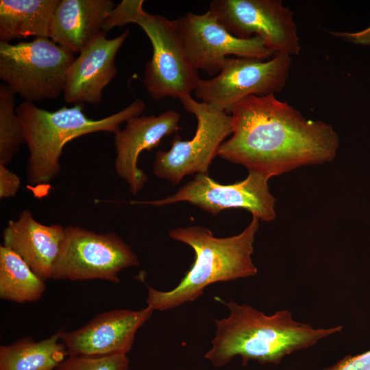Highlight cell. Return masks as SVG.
<instances>
[{
    "mask_svg": "<svg viewBox=\"0 0 370 370\" xmlns=\"http://www.w3.org/2000/svg\"><path fill=\"white\" fill-rule=\"evenodd\" d=\"M40 278L15 252L0 246V297L16 302H34L45 291Z\"/></svg>",
    "mask_w": 370,
    "mask_h": 370,
    "instance_id": "obj_20",
    "label": "cell"
},
{
    "mask_svg": "<svg viewBox=\"0 0 370 370\" xmlns=\"http://www.w3.org/2000/svg\"><path fill=\"white\" fill-rule=\"evenodd\" d=\"M15 93L6 84L0 86V164L8 165L21 145L25 143L24 130L14 108Z\"/></svg>",
    "mask_w": 370,
    "mask_h": 370,
    "instance_id": "obj_21",
    "label": "cell"
},
{
    "mask_svg": "<svg viewBox=\"0 0 370 370\" xmlns=\"http://www.w3.org/2000/svg\"><path fill=\"white\" fill-rule=\"evenodd\" d=\"M323 370H370V350L356 356L347 355Z\"/></svg>",
    "mask_w": 370,
    "mask_h": 370,
    "instance_id": "obj_23",
    "label": "cell"
},
{
    "mask_svg": "<svg viewBox=\"0 0 370 370\" xmlns=\"http://www.w3.org/2000/svg\"><path fill=\"white\" fill-rule=\"evenodd\" d=\"M65 227L45 225L36 220L29 210L10 220L2 233L3 245L18 254L40 278L51 279L60 251Z\"/></svg>",
    "mask_w": 370,
    "mask_h": 370,
    "instance_id": "obj_16",
    "label": "cell"
},
{
    "mask_svg": "<svg viewBox=\"0 0 370 370\" xmlns=\"http://www.w3.org/2000/svg\"><path fill=\"white\" fill-rule=\"evenodd\" d=\"M153 310L125 309L101 312L84 326L71 332H60L69 356H106L127 354L137 330L151 317Z\"/></svg>",
    "mask_w": 370,
    "mask_h": 370,
    "instance_id": "obj_13",
    "label": "cell"
},
{
    "mask_svg": "<svg viewBox=\"0 0 370 370\" xmlns=\"http://www.w3.org/2000/svg\"><path fill=\"white\" fill-rule=\"evenodd\" d=\"M174 22L192 65L208 75L216 76L229 56L267 60L275 54L258 36H233L209 10L201 14L188 12Z\"/></svg>",
    "mask_w": 370,
    "mask_h": 370,
    "instance_id": "obj_12",
    "label": "cell"
},
{
    "mask_svg": "<svg viewBox=\"0 0 370 370\" xmlns=\"http://www.w3.org/2000/svg\"><path fill=\"white\" fill-rule=\"evenodd\" d=\"M143 0H123L112 10L103 26L107 34L115 27L138 25L152 45V57L146 64L143 83L154 99L180 101L191 97L200 79L192 65L174 20L144 10Z\"/></svg>",
    "mask_w": 370,
    "mask_h": 370,
    "instance_id": "obj_5",
    "label": "cell"
},
{
    "mask_svg": "<svg viewBox=\"0 0 370 370\" xmlns=\"http://www.w3.org/2000/svg\"><path fill=\"white\" fill-rule=\"evenodd\" d=\"M129 363L126 354L69 356L55 370H128Z\"/></svg>",
    "mask_w": 370,
    "mask_h": 370,
    "instance_id": "obj_22",
    "label": "cell"
},
{
    "mask_svg": "<svg viewBox=\"0 0 370 370\" xmlns=\"http://www.w3.org/2000/svg\"><path fill=\"white\" fill-rule=\"evenodd\" d=\"M209 11L237 38L258 36L275 53L291 56L300 53L293 12L282 0H214Z\"/></svg>",
    "mask_w": 370,
    "mask_h": 370,
    "instance_id": "obj_10",
    "label": "cell"
},
{
    "mask_svg": "<svg viewBox=\"0 0 370 370\" xmlns=\"http://www.w3.org/2000/svg\"><path fill=\"white\" fill-rule=\"evenodd\" d=\"M69 356L60 332L35 341L30 337L0 347V370H55Z\"/></svg>",
    "mask_w": 370,
    "mask_h": 370,
    "instance_id": "obj_19",
    "label": "cell"
},
{
    "mask_svg": "<svg viewBox=\"0 0 370 370\" xmlns=\"http://www.w3.org/2000/svg\"><path fill=\"white\" fill-rule=\"evenodd\" d=\"M232 134L218 156L270 177L332 161L340 145L332 126L307 119L275 95L249 96L230 110Z\"/></svg>",
    "mask_w": 370,
    "mask_h": 370,
    "instance_id": "obj_1",
    "label": "cell"
},
{
    "mask_svg": "<svg viewBox=\"0 0 370 370\" xmlns=\"http://www.w3.org/2000/svg\"><path fill=\"white\" fill-rule=\"evenodd\" d=\"M291 64V56L278 53L267 60L227 57L216 76L199 79L195 95L202 103L229 114L236 103L249 96L280 92Z\"/></svg>",
    "mask_w": 370,
    "mask_h": 370,
    "instance_id": "obj_8",
    "label": "cell"
},
{
    "mask_svg": "<svg viewBox=\"0 0 370 370\" xmlns=\"http://www.w3.org/2000/svg\"><path fill=\"white\" fill-rule=\"evenodd\" d=\"M145 103L135 99L121 111L94 120L83 112L82 105L63 106L48 111L25 101L16 108L29 149L27 175L34 188L49 184L60 171V159L64 145L71 140L88 134L106 132L115 134L130 119L139 116Z\"/></svg>",
    "mask_w": 370,
    "mask_h": 370,
    "instance_id": "obj_4",
    "label": "cell"
},
{
    "mask_svg": "<svg viewBox=\"0 0 370 370\" xmlns=\"http://www.w3.org/2000/svg\"><path fill=\"white\" fill-rule=\"evenodd\" d=\"M138 265L136 254L119 235L68 225L51 279L118 284L123 269Z\"/></svg>",
    "mask_w": 370,
    "mask_h": 370,
    "instance_id": "obj_7",
    "label": "cell"
},
{
    "mask_svg": "<svg viewBox=\"0 0 370 370\" xmlns=\"http://www.w3.org/2000/svg\"><path fill=\"white\" fill-rule=\"evenodd\" d=\"M115 6L111 0H60L53 14L50 38L80 53L102 31Z\"/></svg>",
    "mask_w": 370,
    "mask_h": 370,
    "instance_id": "obj_17",
    "label": "cell"
},
{
    "mask_svg": "<svg viewBox=\"0 0 370 370\" xmlns=\"http://www.w3.org/2000/svg\"><path fill=\"white\" fill-rule=\"evenodd\" d=\"M330 34L334 37L354 44L370 45V26L356 32H331Z\"/></svg>",
    "mask_w": 370,
    "mask_h": 370,
    "instance_id": "obj_25",
    "label": "cell"
},
{
    "mask_svg": "<svg viewBox=\"0 0 370 370\" xmlns=\"http://www.w3.org/2000/svg\"><path fill=\"white\" fill-rule=\"evenodd\" d=\"M0 164V198L15 196L21 186V179L6 166Z\"/></svg>",
    "mask_w": 370,
    "mask_h": 370,
    "instance_id": "obj_24",
    "label": "cell"
},
{
    "mask_svg": "<svg viewBox=\"0 0 370 370\" xmlns=\"http://www.w3.org/2000/svg\"><path fill=\"white\" fill-rule=\"evenodd\" d=\"M129 34L127 29L120 36L108 39L101 31L79 53L66 73L63 91L66 103H101L104 88L117 75L115 58Z\"/></svg>",
    "mask_w": 370,
    "mask_h": 370,
    "instance_id": "obj_15",
    "label": "cell"
},
{
    "mask_svg": "<svg viewBox=\"0 0 370 370\" xmlns=\"http://www.w3.org/2000/svg\"><path fill=\"white\" fill-rule=\"evenodd\" d=\"M74 60L71 50L48 38L15 45L0 41V79L25 101L56 99Z\"/></svg>",
    "mask_w": 370,
    "mask_h": 370,
    "instance_id": "obj_6",
    "label": "cell"
},
{
    "mask_svg": "<svg viewBox=\"0 0 370 370\" xmlns=\"http://www.w3.org/2000/svg\"><path fill=\"white\" fill-rule=\"evenodd\" d=\"M227 317L214 319L215 336L205 354L216 367L240 356L243 365L249 360L279 364L286 356L314 346L321 339L340 332L342 325L314 328L293 319L288 310L267 315L247 304L224 302Z\"/></svg>",
    "mask_w": 370,
    "mask_h": 370,
    "instance_id": "obj_2",
    "label": "cell"
},
{
    "mask_svg": "<svg viewBox=\"0 0 370 370\" xmlns=\"http://www.w3.org/2000/svg\"><path fill=\"white\" fill-rule=\"evenodd\" d=\"M184 108L197 119L193 138L182 140L176 135L167 151L159 150L155 156L153 172L173 185L193 173L208 175V169L225 138L232 134V116L225 112L197 102L192 97L180 101Z\"/></svg>",
    "mask_w": 370,
    "mask_h": 370,
    "instance_id": "obj_9",
    "label": "cell"
},
{
    "mask_svg": "<svg viewBox=\"0 0 370 370\" xmlns=\"http://www.w3.org/2000/svg\"><path fill=\"white\" fill-rule=\"evenodd\" d=\"M60 0H1L0 40L50 38L55 9Z\"/></svg>",
    "mask_w": 370,
    "mask_h": 370,
    "instance_id": "obj_18",
    "label": "cell"
},
{
    "mask_svg": "<svg viewBox=\"0 0 370 370\" xmlns=\"http://www.w3.org/2000/svg\"><path fill=\"white\" fill-rule=\"evenodd\" d=\"M180 118L181 114L173 110L158 116L139 115L127 120L125 128L114 134L115 171L133 195L138 193L148 180L138 166L140 153L145 150L150 151L164 137L178 131Z\"/></svg>",
    "mask_w": 370,
    "mask_h": 370,
    "instance_id": "obj_14",
    "label": "cell"
},
{
    "mask_svg": "<svg viewBox=\"0 0 370 370\" xmlns=\"http://www.w3.org/2000/svg\"><path fill=\"white\" fill-rule=\"evenodd\" d=\"M270 178L266 175L250 171L241 182L221 184L207 174L197 173L173 195L158 200H132L130 204L163 206L186 201L213 215L225 209L243 208L259 220L271 221L276 215V199L269 190Z\"/></svg>",
    "mask_w": 370,
    "mask_h": 370,
    "instance_id": "obj_11",
    "label": "cell"
},
{
    "mask_svg": "<svg viewBox=\"0 0 370 370\" xmlns=\"http://www.w3.org/2000/svg\"><path fill=\"white\" fill-rule=\"evenodd\" d=\"M258 229L259 219L253 217L241 233L225 238L215 237L209 229L197 225L170 230L169 236L171 238L193 249L195 259L184 277L172 290L162 291L148 286L147 306L153 310H171L193 301L213 283L256 275L258 269L251 256Z\"/></svg>",
    "mask_w": 370,
    "mask_h": 370,
    "instance_id": "obj_3",
    "label": "cell"
}]
</instances>
